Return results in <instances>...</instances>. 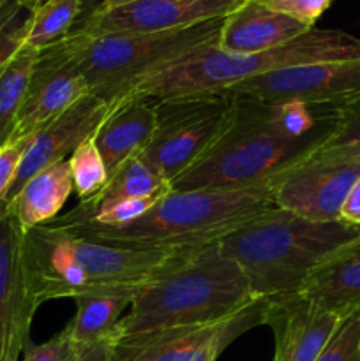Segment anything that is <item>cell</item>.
<instances>
[{
    "instance_id": "1",
    "label": "cell",
    "mask_w": 360,
    "mask_h": 361,
    "mask_svg": "<svg viewBox=\"0 0 360 361\" xmlns=\"http://www.w3.org/2000/svg\"><path fill=\"white\" fill-rule=\"evenodd\" d=\"M189 250L193 249L109 245L52 222L23 235L25 270L39 305L49 300L97 295L134 300Z\"/></svg>"
},
{
    "instance_id": "2",
    "label": "cell",
    "mask_w": 360,
    "mask_h": 361,
    "mask_svg": "<svg viewBox=\"0 0 360 361\" xmlns=\"http://www.w3.org/2000/svg\"><path fill=\"white\" fill-rule=\"evenodd\" d=\"M256 302L239 264L214 242L180 256L141 289L113 337L219 323Z\"/></svg>"
},
{
    "instance_id": "3",
    "label": "cell",
    "mask_w": 360,
    "mask_h": 361,
    "mask_svg": "<svg viewBox=\"0 0 360 361\" xmlns=\"http://www.w3.org/2000/svg\"><path fill=\"white\" fill-rule=\"evenodd\" d=\"M222 94V92H221ZM233 106L215 143L172 182V190L232 189L270 182L318 150L332 126L289 136L279 127L272 102L232 95Z\"/></svg>"
},
{
    "instance_id": "4",
    "label": "cell",
    "mask_w": 360,
    "mask_h": 361,
    "mask_svg": "<svg viewBox=\"0 0 360 361\" xmlns=\"http://www.w3.org/2000/svg\"><path fill=\"white\" fill-rule=\"evenodd\" d=\"M360 235V228L313 222L282 208H270L219 240L258 300L299 293L307 275L337 247Z\"/></svg>"
},
{
    "instance_id": "5",
    "label": "cell",
    "mask_w": 360,
    "mask_h": 361,
    "mask_svg": "<svg viewBox=\"0 0 360 361\" xmlns=\"http://www.w3.org/2000/svg\"><path fill=\"white\" fill-rule=\"evenodd\" d=\"M275 208L270 182L232 189L169 190L143 217L122 228H64L85 238L136 249H198ZM60 228V226H59Z\"/></svg>"
},
{
    "instance_id": "6",
    "label": "cell",
    "mask_w": 360,
    "mask_h": 361,
    "mask_svg": "<svg viewBox=\"0 0 360 361\" xmlns=\"http://www.w3.org/2000/svg\"><path fill=\"white\" fill-rule=\"evenodd\" d=\"M348 59H360V37L316 27L277 48L247 55L221 51L217 42H212L143 78L126 95L169 99L219 94L233 85L284 67Z\"/></svg>"
},
{
    "instance_id": "7",
    "label": "cell",
    "mask_w": 360,
    "mask_h": 361,
    "mask_svg": "<svg viewBox=\"0 0 360 361\" xmlns=\"http://www.w3.org/2000/svg\"><path fill=\"white\" fill-rule=\"evenodd\" d=\"M222 21L154 34H88L74 28L59 44L83 74L90 94L113 104L143 78L217 42Z\"/></svg>"
},
{
    "instance_id": "8",
    "label": "cell",
    "mask_w": 360,
    "mask_h": 361,
    "mask_svg": "<svg viewBox=\"0 0 360 361\" xmlns=\"http://www.w3.org/2000/svg\"><path fill=\"white\" fill-rule=\"evenodd\" d=\"M228 94L155 99V130L140 157L172 183L219 137L232 113Z\"/></svg>"
},
{
    "instance_id": "9",
    "label": "cell",
    "mask_w": 360,
    "mask_h": 361,
    "mask_svg": "<svg viewBox=\"0 0 360 361\" xmlns=\"http://www.w3.org/2000/svg\"><path fill=\"white\" fill-rule=\"evenodd\" d=\"M263 324V300L212 324L113 337L112 361H215L242 334Z\"/></svg>"
},
{
    "instance_id": "10",
    "label": "cell",
    "mask_w": 360,
    "mask_h": 361,
    "mask_svg": "<svg viewBox=\"0 0 360 361\" xmlns=\"http://www.w3.org/2000/svg\"><path fill=\"white\" fill-rule=\"evenodd\" d=\"M222 94L309 106L344 104L360 97V59L284 67L233 85Z\"/></svg>"
},
{
    "instance_id": "11",
    "label": "cell",
    "mask_w": 360,
    "mask_h": 361,
    "mask_svg": "<svg viewBox=\"0 0 360 361\" xmlns=\"http://www.w3.org/2000/svg\"><path fill=\"white\" fill-rule=\"evenodd\" d=\"M360 176V162L313 154L270 180L275 207L313 222L341 221V208Z\"/></svg>"
},
{
    "instance_id": "12",
    "label": "cell",
    "mask_w": 360,
    "mask_h": 361,
    "mask_svg": "<svg viewBox=\"0 0 360 361\" xmlns=\"http://www.w3.org/2000/svg\"><path fill=\"white\" fill-rule=\"evenodd\" d=\"M247 0H119L104 2L81 25L88 34H154L226 18Z\"/></svg>"
},
{
    "instance_id": "13",
    "label": "cell",
    "mask_w": 360,
    "mask_h": 361,
    "mask_svg": "<svg viewBox=\"0 0 360 361\" xmlns=\"http://www.w3.org/2000/svg\"><path fill=\"white\" fill-rule=\"evenodd\" d=\"M23 235L16 219L0 208V361H18L27 349L39 309L25 270Z\"/></svg>"
},
{
    "instance_id": "14",
    "label": "cell",
    "mask_w": 360,
    "mask_h": 361,
    "mask_svg": "<svg viewBox=\"0 0 360 361\" xmlns=\"http://www.w3.org/2000/svg\"><path fill=\"white\" fill-rule=\"evenodd\" d=\"M87 94L90 90L83 74L59 42L41 49L9 141L34 136Z\"/></svg>"
},
{
    "instance_id": "15",
    "label": "cell",
    "mask_w": 360,
    "mask_h": 361,
    "mask_svg": "<svg viewBox=\"0 0 360 361\" xmlns=\"http://www.w3.org/2000/svg\"><path fill=\"white\" fill-rule=\"evenodd\" d=\"M344 317L300 293L263 300V324L274 334V361H316Z\"/></svg>"
},
{
    "instance_id": "16",
    "label": "cell",
    "mask_w": 360,
    "mask_h": 361,
    "mask_svg": "<svg viewBox=\"0 0 360 361\" xmlns=\"http://www.w3.org/2000/svg\"><path fill=\"white\" fill-rule=\"evenodd\" d=\"M109 109H112V102L94 94H87L67 111H64L53 122L30 136L18 175L2 207H6L20 192L21 187L35 173L60 161H66L67 155L73 154L85 140L94 136Z\"/></svg>"
},
{
    "instance_id": "17",
    "label": "cell",
    "mask_w": 360,
    "mask_h": 361,
    "mask_svg": "<svg viewBox=\"0 0 360 361\" xmlns=\"http://www.w3.org/2000/svg\"><path fill=\"white\" fill-rule=\"evenodd\" d=\"M314 28V27H313ZM311 30L300 21L270 9L263 0H247L222 21L217 48L226 53H261Z\"/></svg>"
},
{
    "instance_id": "18",
    "label": "cell",
    "mask_w": 360,
    "mask_h": 361,
    "mask_svg": "<svg viewBox=\"0 0 360 361\" xmlns=\"http://www.w3.org/2000/svg\"><path fill=\"white\" fill-rule=\"evenodd\" d=\"M155 99L126 95L113 102L112 109L94 134V141L109 175L145 150L155 130Z\"/></svg>"
},
{
    "instance_id": "19",
    "label": "cell",
    "mask_w": 360,
    "mask_h": 361,
    "mask_svg": "<svg viewBox=\"0 0 360 361\" xmlns=\"http://www.w3.org/2000/svg\"><path fill=\"white\" fill-rule=\"evenodd\" d=\"M300 295L348 316L360 309V235L332 250L304 281Z\"/></svg>"
},
{
    "instance_id": "20",
    "label": "cell",
    "mask_w": 360,
    "mask_h": 361,
    "mask_svg": "<svg viewBox=\"0 0 360 361\" xmlns=\"http://www.w3.org/2000/svg\"><path fill=\"white\" fill-rule=\"evenodd\" d=\"M71 192L73 176L66 159L35 173L2 210L9 212L23 233H27L28 229L55 221Z\"/></svg>"
},
{
    "instance_id": "21",
    "label": "cell",
    "mask_w": 360,
    "mask_h": 361,
    "mask_svg": "<svg viewBox=\"0 0 360 361\" xmlns=\"http://www.w3.org/2000/svg\"><path fill=\"white\" fill-rule=\"evenodd\" d=\"M76 312L69 326L71 335L81 349L88 348L101 338L109 337L116 324L133 303L127 296H81L74 300Z\"/></svg>"
},
{
    "instance_id": "22",
    "label": "cell",
    "mask_w": 360,
    "mask_h": 361,
    "mask_svg": "<svg viewBox=\"0 0 360 361\" xmlns=\"http://www.w3.org/2000/svg\"><path fill=\"white\" fill-rule=\"evenodd\" d=\"M172 190V183L166 182L161 175L154 171L140 155L131 157L120 168L109 175L104 189L90 200L87 207H101V204L115 203V201L131 200V197H147L154 194Z\"/></svg>"
},
{
    "instance_id": "23",
    "label": "cell",
    "mask_w": 360,
    "mask_h": 361,
    "mask_svg": "<svg viewBox=\"0 0 360 361\" xmlns=\"http://www.w3.org/2000/svg\"><path fill=\"white\" fill-rule=\"evenodd\" d=\"M37 53V49L23 46L0 76V147H4L14 133Z\"/></svg>"
},
{
    "instance_id": "24",
    "label": "cell",
    "mask_w": 360,
    "mask_h": 361,
    "mask_svg": "<svg viewBox=\"0 0 360 361\" xmlns=\"http://www.w3.org/2000/svg\"><path fill=\"white\" fill-rule=\"evenodd\" d=\"M81 7L83 0H42L34 14L25 46L41 51L62 41L73 32Z\"/></svg>"
},
{
    "instance_id": "25",
    "label": "cell",
    "mask_w": 360,
    "mask_h": 361,
    "mask_svg": "<svg viewBox=\"0 0 360 361\" xmlns=\"http://www.w3.org/2000/svg\"><path fill=\"white\" fill-rule=\"evenodd\" d=\"M314 154L360 162V97L332 106V129Z\"/></svg>"
},
{
    "instance_id": "26",
    "label": "cell",
    "mask_w": 360,
    "mask_h": 361,
    "mask_svg": "<svg viewBox=\"0 0 360 361\" xmlns=\"http://www.w3.org/2000/svg\"><path fill=\"white\" fill-rule=\"evenodd\" d=\"M42 0H0V76L25 46L32 20Z\"/></svg>"
},
{
    "instance_id": "27",
    "label": "cell",
    "mask_w": 360,
    "mask_h": 361,
    "mask_svg": "<svg viewBox=\"0 0 360 361\" xmlns=\"http://www.w3.org/2000/svg\"><path fill=\"white\" fill-rule=\"evenodd\" d=\"M67 161L73 176V190L76 192L80 203H88L104 189L109 178L108 168L95 145L94 136L85 140Z\"/></svg>"
},
{
    "instance_id": "28",
    "label": "cell",
    "mask_w": 360,
    "mask_h": 361,
    "mask_svg": "<svg viewBox=\"0 0 360 361\" xmlns=\"http://www.w3.org/2000/svg\"><path fill=\"white\" fill-rule=\"evenodd\" d=\"M316 361H360V309L342 319Z\"/></svg>"
},
{
    "instance_id": "29",
    "label": "cell",
    "mask_w": 360,
    "mask_h": 361,
    "mask_svg": "<svg viewBox=\"0 0 360 361\" xmlns=\"http://www.w3.org/2000/svg\"><path fill=\"white\" fill-rule=\"evenodd\" d=\"M83 349L76 344L69 326L46 341L44 344H28L23 361H78Z\"/></svg>"
},
{
    "instance_id": "30",
    "label": "cell",
    "mask_w": 360,
    "mask_h": 361,
    "mask_svg": "<svg viewBox=\"0 0 360 361\" xmlns=\"http://www.w3.org/2000/svg\"><path fill=\"white\" fill-rule=\"evenodd\" d=\"M263 2L270 9L286 14L309 28H313L325 11L332 6V0H263Z\"/></svg>"
},
{
    "instance_id": "31",
    "label": "cell",
    "mask_w": 360,
    "mask_h": 361,
    "mask_svg": "<svg viewBox=\"0 0 360 361\" xmlns=\"http://www.w3.org/2000/svg\"><path fill=\"white\" fill-rule=\"evenodd\" d=\"M28 141L30 137H21V140L7 141L4 147H0V207L6 201L11 185L16 178Z\"/></svg>"
},
{
    "instance_id": "32",
    "label": "cell",
    "mask_w": 360,
    "mask_h": 361,
    "mask_svg": "<svg viewBox=\"0 0 360 361\" xmlns=\"http://www.w3.org/2000/svg\"><path fill=\"white\" fill-rule=\"evenodd\" d=\"M341 221L353 228H360V176L352 185L344 203H342Z\"/></svg>"
},
{
    "instance_id": "33",
    "label": "cell",
    "mask_w": 360,
    "mask_h": 361,
    "mask_svg": "<svg viewBox=\"0 0 360 361\" xmlns=\"http://www.w3.org/2000/svg\"><path fill=\"white\" fill-rule=\"evenodd\" d=\"M113 356V335L94 342L81 351L78 361H112Z\"/></svg>"
},
{
    "instance_id": "34",
    "label": "cell",
    "mask_w": 360,
    "mask_h": 361,
    "mask_svg": "<svg viewBox=\"0 0 360 361\" xmlns=\"http://www.w3.org/2000/svg\"><path fill=\"white\" fill-rule=\"evenodd\" d=\"M104 2H119V0H104Z\"/></svg>"
}]
</instances>
